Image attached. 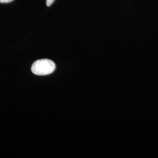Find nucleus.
Returning a JSON list of instances; mask_svg holds the SVG:
<instances>
[{"mask_svg": "<svg viewBox=\"0 0 158 158\" xmlns=\"http://www.w3.org/2000/svg\"><path fill=\"white\" fill-rule=\"evenodd\" d=\"M13 1H14V0H0V3L6 4V3L11 2Z\"/></svg>", "mask_w": 158, "mask_h": 158, "instance_id": "7ed1b4c3", "label": "nucleus"}, {"mask_svg": "<svg viewBox=\"0 0 158 158\" xmlns=\"http://www.w3.org/2000/svg\"><path fill=\"white\" fill-rule=\"evenodd\" d=\"M56 69V65L53 61L49 59H40L32 64L31 70L33 73L38 76H45L53 73Z\"/></svg>", "mask_w": 158, "mask_h": 158, "instance_id": "f257e3e1", "label": "nucleus"}, {"mask_svg": "<svg viewBox=\"0 0 158 158\" xmlns=\"http://www.w3.org/2000/svg\"><path fill=\"white\" fill-rule=\"evenodd\" d=\"M55 0H46V6H50L55 2Z\"/></svg>", "mask_w": 158, "mask_h": 158, "instance_id": "f03ea898", "label": "nucleus"}]
</instances>
